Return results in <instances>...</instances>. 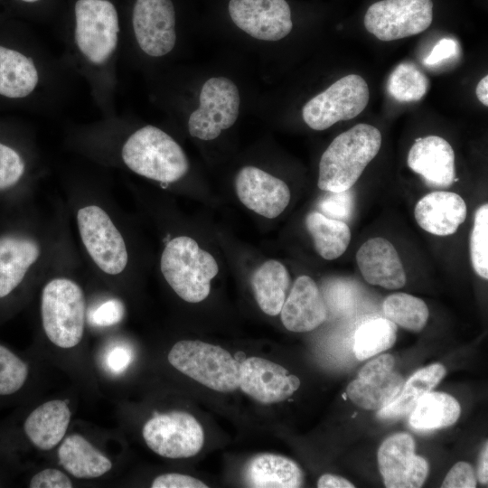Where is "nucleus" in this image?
<instances>
[{
    "label": "nucleus",
    "instance_id": "nucleus-23",
    "mask_svg": "<svg viewBox=\"0 0 488 488\" xmlns=\"http://www.w3.org/2000/svg\"><path fill=\"white\" fill-rule=\"evenodd\" d=\"M41 253L38 243L28 237H0V298L7 296L23 281Z\"/></svg>",
    "mask_w": 488,
    "mask_h": 488
},
{
    "label": "nucleus",
    "instance_id": "nucleus-26",
    "mask_svg": "<svg viewBox=\"0 0 488 488\" xmlns=\"http://www.w3.org/2000/svg\"><path fill=\"white\" fill-rule=\"evenodd\" d=\"M290 280L286 267L275 259L265 261L253 272L251 286L254 296L265 314L275 316L280 313Z\"/></svg>",
    "mask_w": 488,
    "mask_h": 488
},
{
    "label": "nucleus",
    "instance_id": "nucleus-32",
    "mask_svg": "<svg viewBox=\"0 0 488 488\" xmlns=\"http://www.w3.org/2000/svg\"><path fill=\"white\" fill-rule=\"evenodd\" d=\"M382 309L387 319L413 332L421 331L429 315L428 308L422 299L406 293H395L387 296Z\"/></svg>",
    "mask_w": 488,
    "mask_h": 488
},
{
    "label": "nucleus",
    "instance_id": "nucleus-39",
    "mask_svg": "<svg viewBox=\"0 0 488 488\" xmlns=\"http://www.w3.org/2000/svg\"><path fill=\"white\" fill-rule=\"evenodd\" d=\"M31 488H71L70 478L61 470L46 468L36 473L29 482Z\"/></svg>",
    "mask_w": 488,
    "mask_h": 488
},
{
    "label": "nucleus",
    "instance_id": "nucleus-10",
    "mask_svg": "<svg viewBox=\"0 0 488 488\" xmlns=\"http://www.w3.org/2000/svg\"><path fill=\"white\" fill-rule=\"evenodd\" d=\"M142 435L153 452L173 459L195 455L204 443L201 424L183 411L155 415L145 423Z\"/></svg>",
    "mask_w": 488,
    "mask_h": 488
},
{
    "label": "nucleus",
    "instance_id": "nucleus-17",
    "mask_svg": "<svg viewBox=\"0 0 488 488\" xmlns=\"http://www.w3.org/2000/svg\"><path fill=\"white\" fill-rule=\"evenodd\" d=\"M235 190L248 209L267 219L279 216L291 198L289 187L284 181L250 165L239 171Z\"/></svg>",
    "mask_w": 488,
    "mask_h": 488
},
{
    "label": "nucleus",
    "instance_id": "nucleus-31",
    "mask_svg": "<svg viewBox=\"0 0 488 488\" xmlns=\"http://www.w3.org/2000/svg\"><path fill=\"white\" fill-rule=\"evenodd\" d=\"M397 325L387 318H374L361 324L355 332L353 352L360 361L367 360L393 346Z\"/></svg>",
    "mask_w": 488,
    "mask_h": 488
},
{
    "label": "nucleus",
    "instance_id": "nucleus-33",
    "mask_svg": "<svg viewBox=\"0 0 488 488\" xmlns=\"http://www.w3.org/2000/svg\"><path fill=\"white\" fill-rule=\"evenodd\" d=\"M428 84L427 77L414 64L401 62L389 77L388 91L399 102L418 101L427 92Z\"/></svg>",
    "mask_w": 488,
    "mask_h": 488
},
{
    "label": "nucleus",
    "instance_id": "nucleus-22",
    "mask_svg": "<svg viewBox=\"0 0 488 488\" xmlns=\"http://www.w3.org/2000/svg\"><path fill=\"white\" fill-rule=\"evenodd\" d=\"M70 418L71 412L67 400H48L27 416L23 422V431L37 449L52 450L65 437Z\"/></svg>",
    "mask_w": 488,
    "mask_h": 488
},
{
    "label": "nucleus",
    "instance_id": "nucleus-40",
    "mask_svg": "<svg viewBox=\"0 0 488 488\" xmlns=\"http://www.w3.org/2000/svg\"><path fill=\"white\" fill-rule=\"evenodd\" d=\"M152 488H207V484L195 477L169 473L156 476L151 484Z\"/></svg>",
    "mask_w": 488,
    "mask_h": 488
},
{
    "label": "nucleus",
    "instance_id": "nucleus-1",
    "mask_svg": "<svg viewBox=\"0 0 488 488\" xmlns=\"http://www.w3.org/2000/svg\"><path fill=\"white\" fill-rule=\"evenodd\" d=\"M380 131L369 124H357L338 135L323 153L317 185L329 192L350 190L379 153Z\"/></svg>",
    "mask_w": 488,
    "mask_h": 488
},
{
    "label": "nucleus",
    "instance_id": "nucleus-35",
    "mask_svg": "<svg viewBox=\"0 0 488 488\" xmlns=\"http://www.w3.org/2000/svg\"><path fill=\"white\" fill-rule=\"evenodd\" d=\"M29 375L27 363L0 344V396H9L19 391Z\"/></svg>",
    "mask_w": 488,
    "mask_h": 488
},
{
    "label": "nucleus",
    "instance_id": "nucleus-29",
    "mask_svg": "<svg viewBox=\"0 0 488 488\" xmlns=\"http://www.w3.org/2000/svg\"><path fill=\"white\" fill-rule=\"evenodd\" d=\"M409 424L418 430L445 428L460 417L461 407L453 396L437 391L424 395L409 413Z\"/></svg>",
    "mask_w": 488,
    "mask_h": 488
},
{
    "label": "nucleus",
    "instance_id": "nucleus-30",
    "mask_svg": "<svg viewBox=\"0 0 488 488\" xmlns=\"http://www.w3.org/2000/svg\"><path fill=\"white\" fill-rule=\"evenodd\" d=\"M305 227L311 235L316 252L324 259L341 257L351 241V230L343 221L311 211L305 217Z\"/></svg>",
    "mask_w": 488,
    "mask_h": 488
},
{
    "label": "nucleus",
    "instance_id": "nucleus-45",
    "mask_svg": "<svg viewBox=\"0 0 488 488\" xmlns=\"http://www.w3.org/2000/svg\"><path fill=\"white\" fill-rule=\"evenodd\" d=\"M476 478L482 484L488 483V447L487 442L484 444L479 457V465L477 468Z\"/></svg>",
    "mask_w": 488,
    "mask_h": 488
},
{
    "label": "nucleus",
    "instance_id": "nucleus-34",
    "mask_svg": "<svg viewBox=\"0 0 488 488\" xmlns=\"http://www.w3.org/2000/svg\"><path fill=\"white\" fill-rule=\"evenodd\" d=\"M470 257L475 273L488 278V204L481 205L475 211L470 237Z\"/></svg>",
    "mask_w": 488,
    "mask_h": 488
},
{
    "label": "nucleus",
    "instance_id": "nucleus-36",
    "mask_svg": "<svg viewBox=\"0 0 488 488\" xmlns=\"http://www.w3.org/2000/svg\"><path fill=\"white\" fill-rule=\"evenodd\" d=\"M25 164L21 155L12 147L0 143V190H5L21 179Z\"/></svg>",
    "mask_w": 488,
    "mask_h": 488
},
{
    "label": "nucleus",
    "instance_id": "nucleus-15",
    "mask_svg": "<svg viewBox=\"0 0 488 488\" xmlns=\"http://www.w3.org/2000/svg\"><path fill=\"white\" fill-rule=\"evenodd\" d=\"M229 14L239 29L258 40L278 41L293 27L286 0H230Z\"/></svg>",
    "mask_w": 488,
    "mask_h": 488
},
{
    "label": "nucleus",
    "instance_id": "nucleus-9",
    "mask_svg": "<svg viewBox=\"0 0 488 488\" xmlns=\"http://www.w3.org/2000/svg\"><path fill=\"white\" fill-rule=\"evenodd\" d=\"M432 21V0H380L368 8L363 19L366 30L384 42L418 34Z\"/></svg>",
    "mask_w": 488,
    "mask_h": 488
},
{
    "label": "nucleus",
    "instance_id": "nucleus-16",
    "mask_svg": "<svg viewBox=\"0 0 488 488\" xmlns=\"http://www.w3.org/2000/svg\"><path fill=\"white\" fill-rule=\"evenodd\" d=\"M300 386V380L283 366L260 357L239 363V388L262 404L288 399Z\"/></svg>",
    "mask_w": 488,
    "mask_h": 488
},
{
    "label": "nucleus",
    "instance_id": "nucleus-7",
    "mask_svg": "<svg viewBox=\"0 0 488 488\" xmlns=\"http://www.w3.org/2000/svg\"><path fill=\"white\" fill-rule=\"evenodd\" d=\"M369 99L365 80L350 74L311 99L303 107L302 117L310 128L325 130L339 121L357 117L368 105Z\"/></svg>",
    "mask_w": 488,
    "mask_h": 488
},
{
    "label": "nucleus",
    "instance_id": "nucleus-13",
    "mask_svg": "<svg viewBox=\"0 0 488 488\" xmlns=\"http://www.w3.org/2000/svg\"><path fill=\"white\" fill-rule=\"evenodd\" d=\"M395 359L381 354L367 362L346 389L348 398L366 410H380L391 403L399 394L403 377L393 371Z\"/></svg>",
    "mask_w": 488,
    "mask_h": 488
},
{
    "label": "nucleus",
    "instance_id": "nucleus-5",
    "mask_svg": "<svg viewBox=\"0 0 488 488\" xmlns=\"http://www.w3.org/2000/svg\"><path fill=\"white\" fill-rule=\"evenodd\" d=\"M168 361L213 390L230 392L239 388V363L221 346L196 340L179 341L171 348Z\"/></svg>",
    "mask_w": 488,
    "mask_h": 488
},
{
    "label": "nucleus",
    "instance_id": "nucleus-19",
    "mask_svg": "<svg viewBox=\"0 0 488 488\" xmlns=\"http://www.w3.org/2000/svg\"><path fill=\"white\" fill-rule=\"evenodd\" d=\"M358 267L371 285L399 289L407 282L399 256L391 242L382 237L366 240L356 253Z\"/></svg>",
    "mask_w": 488,
    "mask_h": 488
},
{
    "label": "nucleus",
    "instance_id": "nucleus-41",
    "mask_svg": "<svg viewBox=\"0 0 488 488\" xmlns=\"http://www.w3.org/2000/svg\"><path fill=\"white\" fill-rule=\"evenodd\" d=\"M332 193L322 202L321 209L326 214L325 216L329 218L340 221L341 219H346L351 210L349 190Z\"/></svg>",
    "mask_w": 488,
    "mask_h": 488
},
{
    "label": "nucleus",
    "instance_id": "nucleus-43",
    "mask_svg": "<svg viewBox=\"0 0 488 488\" xmlns=\"http://www.w3.org/2000/svg\"><path fill=\"white\" fill-rule=\"evenodd\" d=\"M458 45L452 38H443L433 47L424 62L427 65H436L441 61L454 57L457 52Z\"/></svg>",
    "mask_w": 488,
    "mask_h": 488
},
{
    "label": "nucleus",
    "instance_id": "nucleus-37",
    "mask_svg": "<svg viewBox=\"0 0 488 488\" xmlns=\"http://www.w3.org/2000/svg\"><path fill=\"white\" fill-rule=\"evenodd\" d=\"M477 478L473 466L464 461L457 462L446 474L443 483V488H474Z\"/></svg>",
    "mask_w": 488,
    "mask_h": 488
},
{
    "label": "nucleus",
    "instance_id": "nucleus-3",
    "mask_svg": "<svg viewBox=\"0 0 488 488\" xmlns=\"http://www.w3.org/2000/svg\"><path fill=\"white\" fill-rule=\"evenodd\" d=\"M160 266L172 289L189 303L202 302L209 296L211 281L219 272L213 256L188 236L176 237L167 243Z\"/></svg>",
    "mask_w": 488,
    "mask_h": 488
},
{
    "label": "nucleus",
    "instance_id": "nucleus-4",
    "mask_svg": "<svg viewBox=\"0 0 488 488\" xmlns=\"http://www.w3.org/2000/svg\"><path fill=\"white\" fill-rule=\"evenodd\" d=\"M86 302L81 287L66 277H56L43 287L41 298L42 328L49 341L71 349L82 341Z\"/></svg>",
    "mask_w": 488,
    "mask_h": 488
},
{
    "label": "nucleus",
    "instance_id": "nucleus-6",
    "mask_svg": "<svg viewBox=\"0 0 488 488\" xmlns=\"http://www.w3.org/2000/svg\"><path fill=\"white\" fill-rule=\"evenodd\" d=\"M74 13V40L79 52L93 65L105 64L118 43L116 7L108 0H78Z\"/></svg>",
    "mask_w": 488,
    "mask_h": 488
},
{
    "label": "nucleus",
    "instance_id": "nucleus-8",
    "mask_svg": "<svg viewBox=\"0 0 488 488\" xmlns=\"http://www.w3.org/2000/svg\"><path fill=\"white\" fill-rule=\"evenodd\" d=\"M200 104L190 115L188 130L192 136L210 141L237 120L239 93L233 81L225 77L209 79L200 93Z\"/></svg>",
    "mask_w": 488,
    "mask_h": 488
},
{
    "label": "nucleus",
    "instance_id": "nucleus-25",
    "mask_svg": "<svg viewBox=\"0 0 488 488\" xmlns=\"http://www.w3.org/2000/svg\"><path fill=\"white\" fill-rule=\"evenodd\" d=\"M60 465L78 479H93L108 473L111 460L83 436L74 433L67 436L58 448Z\"/></svg>",
    "mask_w": 488,
    "mask_h": 488
},
{
    "label": "nucleus",
    "instance_id": "nucleus-47",
    "mask_svg": "<svg viewBox=\"0 0 488 488\" xmlns=\"http://www.w3.org/2000/svg\"><path fill=\"white\" fill-rule=\"evenodd\" d=\"M21 1H23V2H26V3H34V2H37L39 0H21Z\"/></svg>",
    "mask_w": 488,
    "mask_h": 488
},
{
    "label": "nucleus",
    "instance_id": "nucleus-24",
    "mask_svg": "<svg viewBox=\"0 0 488 488\" xmlns=\"http://www.w3.org/2000/svg\"><path fill=\"white\" fill-rule=\"evenodd\" d=\"M244 479L248 486L255 488L301 487L304 474L293 460L275 454H259L246 465Z\"/></svg>",
    "mask_w": 488,
    "mask_h": 488
},
{
    "label": "nucleus",
    "instance_id": "nucleus-11",
    "mask_svg": "<svg viewBox=\"0 0 488 488\" xmlns=\"http://www.w3.org/2000/svg\"><path fill=\"white\" fill-rule=\"evenodd\" d=\"M81 240L93 261L105 273L117 275L127 264L124 239L108 213L89 205L77 213Z\"/></svg>",
    "mask_w": 488,
    "mask_h": 488
},
{
    "label": "nucleus",
    "instance_id": "nucleus-38",
    "mask_svg": "<svg viewBox=\"0 0 488 488\" xmlns=\"http://www.w3.org/2000/svg\"><path fill=\"white\" fill-rule=\"evenodd\" d=\"M123 315L122 303L117 299H109L92 310L89 314V320L96 326H110L119 323Z\"/></svg>",
    "mask_w": 488,
    "mask_h": 488
},
{
    "label": "nucleus",
    "instance_id": "nucleus-46",
    "mask_svg": "<svg viewBox=\"0 0 488 488\" xmlns=\"http://www.w3.org/2000/svg\"><path fill=\"white\" fill-rule=\"evenodd\" d=\"M475 93L479 101L484 105L488 106V76H484L478 82L475 89Z\"/></svg>",
    "mask_w": 488,
    "mask_h": 488
},
{
    "label": "nucleus",
    "instance_id": "nucleus-14",
    "mask_svg": "<svg viewBox=\"0 0 488 488\" xmlns=\"http://www.w3.org/2000/svg\"><path fill=\"white\" fill-rule=\"evenodd\" d=\"M132 24L136 42L145 54L162 57L174 49L175 11L171 0H136Z\"/></svg>",
    "mask_w": 488,
    "mask_h": 488
},
{
    "label": "nucleus",
    "instance_id": "nucleus-42",
    "mask_svg": "<svg viewBox=\"0 0 488 488\" xmlns=\"http://www.w3.org/2000/svg\"><path fill=\"white\" fill-rule=\"evenodd\" d=\"M133 360L132 350L124 345L113 347L106 356L108 368L116 374L125 371Z\"/></svg>",
    "mask_w": 488,
    "mask_h": 488
},
{
    "label": "nucleus",
    "instance_id": "nucleus-18",
    "mask_svg": "<svg viewBox=\"0 0 488 488\" xmlns=\"http://www.w3.org/2000/svg\"><path fill=\"white\" fill-rule=\"evenodd\" d=\"M407 162L429 187L448 188L457 181L453 147L441 136H427L416 139Z\"/></svg>",
    "mask_w": 488,
    "mask_h": 488
},
{
    "label": "nucleus",
    "instance_id": "nucleus-2",
    "mask_svg": "<svg viewBox=\"0 0 488 488\" xmlns=\"http://www.w3.org/2000/svg\"><path fill=\"white\" fill-rule=\"evenodd\" d=\"M121 156L134 173L161 183H174L189 170L187 156L168 134L154 126L134 132L125 142Z\"/></svg>",
    "mask_w": 488,
    "mask_h": 488
},
{
    "label": "nucleus",
    "instance_id": "nucleus-27",
    "mask_svg": "<svg viewBox=\"0 0 488 488\" xmlns=\"http://www.w3.org/2000/svg\"><path fill=\"white\" fill-rule=\"evenodd\" d=\"M38 82L39 72L31 58L0 46V95L11 99L27 97Z\"/></svg>",
    "mask_w": 488,
    "mask_h": 488
},
{
    "label": "nucleus",
    "instance_id": "nucleus-28",
    "mask_svg": "<svg viewBox=\"0 0 488 488\" xmlns=\"http://www.w3.org/2000/svg\"><path fill=\"white\" fill-rule=\"evenodd\" d=\"M446 369L441 363H434L416 371L407 381L397 396L388 406L378 410L381 419H396L409 414L418 400L434 388L446 376Z\"/></svg>",
    "mask_w": 488,
    "mask_h": 488
},
{
    "label": "nucleus",
    "instance_id": "nucleus-44",
    "mask_svg": "<svg viewBox=\"0 0 488 488\" xmlns=\"http://www.w3.org/2000/svg\"><path fill=\"white\" fill-rule=\"evenodd\" d=\"M317 487L319 488H353L354 484L347 479L331 474H323L317 481Z\"/></svg>",
    "mask_w": 488,
    "mask_h": 488
},
{
    "label": "nucleus",
    "instance_id": "nucleus-21",
    "mask_svg": "<svg viewBox=\"0 0 488 488\" xmlns=\"http://www.w3.org/2000/svg\"><path fill=\"white\" fill-rule=\"evenodd\" d=\"M467 208L457 193L445 191L432 192L422 197L414 210L418 224L436 236L454 234L465 221Z\"/></svg>",
    "mask_w": 488,
    "mask_h": 488
},
{
    "label": "nucleus",
    "instance_id": "nucleus-12",
    "mask_svg": "<svg viewBox=\"0 0 488 488\" xmlns=\"http://www.w3.org/2000/svg\"><path fill=\"white\" fill-rule=\"evenodd\" d=\"M378 465L388 488H418L428 474V463L415 454L413 437L405 432L386 438L378 450Z\"/></svg>",
    "mask_w": 488,
    "mask_h": 488
},
{
    "label": "nucleus",
    "instance_id": "nucleus-20",
    "mask_svg": "<svg viewBox=\"0 0 488 488\" xmlns=\"http://www.w3.org/2000/svg\"><path fill=\"white\" fill-rule=\"evenodd\" d=\"M284 326L295 333L309 332L327 317V308L316 283L308 276L298 277L280 311Z\"/></svg>",
    "mask_w": 488,
    "mask_h": 488
}]
</instances>
